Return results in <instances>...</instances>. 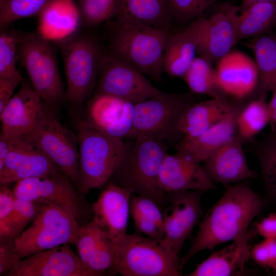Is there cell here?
I'll return each instance as SVG.
<instances>
[{
  "instance_id": "ee69618b",
  "label": "cell",
  "mask_w": 276,
  "mask_h": 276,
  "mask_svg": "<svg viewBox=\"0 0 276 276\" xmlns=\"http://www.w3.org/2000/svg\"><path fill=\"white\" fill-rule=\"evenodd\" d=\"M250 255L259 265L264 268H272V260L265 240L251 248Z\"/></svg>"
},
{
  "instance_id": "2e32d148",
  "label": "cell",
  "mask_w": 276,
  "mask_h": 276,
  "mask_svg": "<svg viewBox=\"0 0 276 276\" xmlns=\"http://www.w3.org/2000/svg\"><path fill=\"white\" fill-rule=\"evenodd\" d=\"M61 171L43 152L21 137L13 140L12 147L0 169V183L4 185L26 178L47 177Z\"/></svg>"
},
{
  "instance_id": "44dd1931",
  "label": "cell",
  "mask_w": 276,
  "mask_h": 276,
  "mask_svg": "<svg viewBox=\"0 0 276 276\" xmlns=\"http://www.w3.org/2000/svg\"><path fill=\"white\" fill-rule=\"evenodd\" d=\"M218 82L230 97L244 100L257 89L259 73L255 61L238 50H231L217 61Z\"/></svg>"
},
{
  "instance_id": "4fadbf2b",
  "label": "cell",
  "mask_w": 276,
  "mask_h": 276,
  "mask_svg": "<svg viewBox=\"0 0 276 276\" xmlns=\"http://www.w3.org/2000/svg\"><path fill=\"white\" fill-rule=\"evenodd\" d=\"M240 10V7L229 6L208 18L198 17L188 25L199 56L212 63L232 50L239 41L236 16Z\"/></svg>"
},
{
  "instance_id": "9a60e30c",
  "label": "cell",
  "mask_w": 276,
  "mask_h": 276,
  "mask_svg": "<svg viewBox=\"0 0 276 276\" xmlns=\"http://www.w3.org/2000/svg\"><path fill=\"white\" fill-rule=\"evenodd\" d=\"M69 245L65 244L22 259L5 276H92Z\"/></svg>"
},
{
  "instance_id": "e575fe53",
  "label": "cell",
  "mask_w": 276,
  "mask_h": 276,
  "mask_svg": "<svg viewBox=\"0 0 276 276\" xmlns=\"http://www.w3.org/2000/svg\"><path fill=\"white\" fill-rule=\"evenodd\" d=\"M248 144V150L256 156L264 186L276 198V136L270 132L260 140L254 139Z\"/></svg>"
},
{
  "instance_id": "f546056e",
  "label": "cell",
  "mask_w": 276,
  "mask_h": 276,
  "mask_svg": "<svg viewBox=\"0 0 276 276\" xmlns=\"http://www.w3.org/2000/svg\"><path fill=\"white\" fill-rule=\"evenodd\" d=\"M236 24L238 41L271 33L276 27V2H258L240 9Z\"/></svg>"
},
{
  "instance_id": "7a4b0ae2",
  "label": "cell",
  "mask_w": 276,
  "mask_h": 276,
  "mask_svg": "<svg viewBox=\"0 0 276 276\" xmlns=\"http://www.w3.org/2000/svg\"><path fill=\"white\" fill-rule=\"evenodd\" d=\"M134 139L108 181L152 200L163 211L170 199L159 186V172L168 146L145 135Z\"/></svg>"
},
{
  "instance_id": "f1b7e54d",
  "label": "cell",
  "mask_w": 276,
  "mask_h": 276,
  "mask_svg": "<svg viewBox=\"0 0 276 276\" xmlns=\"http://www.w3.org/2000/svg\"><path fill=\"white\" fill-rule=\"evenodd\" d=\"M247 45L254 53L259 73L257 98L266 101L276 88V33L254 37Z\"/></svg>"
},
{
  "instance_id": "30bf717a",
  "label": "cell",
  "mask_w": 276,
  "mask_h": 276,
  "mask_svg": "<svg viewBox=\"0 0 276 276\" xmlns=\"http://www.w3.org/2000/svg\"><path fill=\"white\" fill-rule=\"evenodd\" d=\"M55 114L44 104L37 122L22 137L43 152L69 177L80 192L86 194L80 172L77 134L62 126Z\"/></svg>"
},
{
  "instance_id": "e0dca14e",
  "label": "cell",
  "mask_w": 276,
  "mask_h": 276,
  "mask_svg": "<svg viewBox=\"0 0 276 276\" xmlns=\"http://www.w3.org/2000/svg\"><path fill=\"white\" fill-rule=\"evenodd\" d=\"M73 245L92 276L115 274V244L93 220L80 227Z\"/></svg>"
},
{
  "instance_id": "8fae6325",
  "label": "cell",
  "mask_w": 276,
  "mask_h": 276,
  "mask_svg": "<svg viewBox=\"0 0 276 276\" xmlns=\"http://www.w3.org/2000/svg\"><path fill=\"white\" fill-rule=\"evenodd\" d=\"M80 227L71 214L45 203L32 224L15 239L19 261L56 246L73 244Z\"/></svg>"
},
{
  "instance_id": "7bdbcfd3",
  "label": "cell",
  "mask_w": 276,
  "mask_h": 276,
  "mask_svg": "<svg viewBox=\"0 0 276 276\" xmlns=\"http://www.w3.org/2000/svg\"><path fill=\"white\" fill-rule=\"evenodd\" d=\"M16 198L13 192L5 186L0 188V222L5 220L11 212Z\"/></svg>"
},
{
  "instance_id": "cb8c5ba5",
  "label": "cell",
  "mask_w": 276,
  "mask_h": 276,
  "mask_svg": "<svg viewBox=\"0 0 276 276\" xmlns=\"http://www.w3.org/2000/svg\"><path fill=\"white\" fill-rule=\"evenodd\" d=\"M238 101L233 110L221 120L196 137L183 136L176 145L177 151L183 152L200 163L236 134L237 116L246 104Z\"/></svg>"
},
{
  "instance_id": "6da1fadb",
  "label": "cell",
  "mask_w": 276,
  "mask_h": 276,
  "mask_svg": "<svg viewBox=\"0 0 276 276\" xmlns=\"http://www.w3.org/2000/svg\"><path fill=\"white\" fill-rule=\"evenodd\" d=\"M225 186V192L204 215L189 250L180 260L181 269L198 252L246 235L250 223L260 213L262 200L247 185Z\"/></svg>"
},
{
  "instance_id": "836d02e7",
  "label": "cell",
  "mask_w": 276,
  "mask_h": 276,
  "mask_svg": "<svg viewBox=\"0 0 276 276\" xmlns=\"http://www.w3.org/2000/svg\"><path fill=\"white\" fill-rule=\"evenodd\" d=\"M268 124L267 103L256 98L246 103L239 112L236 120V134L243 144L249 143Z\"/></svg>"
},
{
  "instance_id": "f907efd6",
  "label": "cell",
  "mask_w": 276,
  "mask_h": 276,
  "mask_svg": "<svg viewBox=\"0 0 276 276\" xmlns=\"http://www.w3.org/2000/svg\"><path fill=\"white\" fill-rule=\"evenodd\" d=\"M271 129H272L273 131V133L276 136V129L275 128L274 126H271Z\"/></svg>"
},
{
  "instance_id": "ac0fdd59",
  "label": "cell",
  "mask_w": 276,
  "mask_h": 276,
  "mask_svg": "<svg viewBox=\"0 0 276 276\" xmlns=\"http://www.w3.org/2000/svg\"><path fill=\"white\" fill-rule=\"evenodd\" d=\"M132 193L108 181L92 204L93 221L113 241L126 235Z\"/></svg>"
},
{
  "instance_id": "52a82bcc",
  "label": "cell",
  "mask_w": 276,
  "mask_h": 276,
  "mask_svg": "<svg viewBox=\"0 0 276 276\" xmlns=\"http://www.w3.org/2000/svg\"><path fill=\"white\" fill-rule=\"evenodd\" d=\"M116 248L115 274L122 276L181 275L178 255L160 241L141 234H127L113 241Z\"/></svg>"
},
{
  "instance_id": "484cf974",
  "label": "cell",
  "mask_w": 276,
  "mask_h": 276,
  "mask_svg": "<svg viewBox=\"0 0 276 276\" xmlns=\"http://www.w3.org/2000/svg\"><path fill=\"white\" fill-rule=\"evenodd\" d=\"M82 21L73 0H51L39 15L38 32L48 40L72 36Z\"/></svg>"
},
{
  "instance_id": "1f68e13d",
  "label": "cell",
  "mask_w": 276,
  "mask_h": 276,
  "mask_svg": "<svg viewBox=\"0 0 276 276\" xmlns=\"http://www.w3.org/2000/svg\"><path fill=\"white\" fill-rule=\"evenodd\" d=\"M130 213L136 233L158 241L163 239L165 234L163 211L155 202L137 195H132Z\"/></svg>"
},
{
  "instance_id": "d6986e66",
  "label": "cell",
  "mask_w": 276,
  "mask_h": 276,
  "mask_svg": "<svg viewBox=\"0 0 276 276\" xmlns=\"http://www.w3.org/2000/svg\"><path fill=\"white\" fill-rule=\"evenodd\" d=\"M159 183L166 193L186 190L205 192L216 188L200 163L180 151L165 156L159 169Z\"/></svg>"
},
{
  "instance_id": "9c48e42d",
  "label": "cell",
  "mask_w": 276,
  "mask_h": 276,
  "mask_svg": "<svg viewBox=\"0 0 276 276\" xmlns=\"http://www.w3.org/2000/svg\"><path fill=\"white\" fill-rule=\"evenodd\" d=\"M13 191L17 199L60 207L73 216L81 226L93 220L92 204L62 171L47 177L18 180Z\"/></svg>"
},
{
  "instance_id": "603a6c76",
  "label": "cell",
  "mask_w": 276,
  "mask_h": 276,
  "mask_svg": "<svg viewBox=\"0 0 276 276\" xmlns=\"http://www.w3.org/2000/svg\"><path fill=\"white\" fill-rule=\"evenodd\" d=\"M135 104L111 96L95 94L88 109L89 121L108 134L122 139L130 136Z\"/></svg>"
},
{
  "instance_id": "3957f363",
  "label": "cell",
  "mask_w": 276,
  "mask_h": 276,
  "mask_svg": "<svg viewBox=\"0 0 276 276\" xmlns=\"http://www.w3.org/2000/svg\"><path fill=\"white\" fill-rule=\"evenodd\" d=\"M114 54L156 82L162 80L163 56L169 30L116 17L112 26Z\"/></svg>"
},
{
  "instance_id": "c3c4849f",
  "label": "cell",
  "mask_w": 276,
  "mask_h": 276,
  "mask_svg": "<svg viewBox=\"0 0 276 276\" xmlns=\"http://www.w3.org/2000/svg\"><path fill=\"white\" fill-rule=\"evenodd\" d=\"M264 240L272 260V266L271 268H272L276 265V238H266Z\"/></svg>"
},
{
  "instance_id": "277c9868",
  "label": "cell",
  "mask_w": 276,
  "mask_h": 276,
  "mask_svg": "<svg viewBox=\"0 0 276 276\" xmlns=\"http://www.w3.org/2000/svg\"><path fill=\"white\" fill-rule=\"evenodd\" d=\"M79 169L84 190L103 187L120 165L129 143L113 137L87 120L74 119Z\"/></svg>"
},
{
  "instance_id": "4dcf8cb0",
  "label": "cell",
  "mask_w": 276,
  "mask_h": 276,
  "mask_svg": "<svg viewBox=\"0 0 276 276\" xmlns=\"http://www.w3.org/2000/svg\"><path fill=\"white\" fill-rule=\"evenodd\" d=\"M116 17L169 29L171 16L167 0H120Z\"/></svg>"
},
{
  "instance_id": "f6af8a7d",
  "label": "cell",
  "mask_w": 276,
  "mask_h": 276,
  "mask_svg": "<svg viewBox=\"0 0 276 276\" xmlns=\"http://www.w3.org/2000/svg\"><path fill=\"white\" fill-rule=\"evenodd\" d=\"M256 231L266 238H276V212L270 214L257 224Z\"/></svg>"
},
{
  "instance_id": "d6a6232c",
  "label": "cell",
  "mask_w": 276,
  "mask_h": 276,
  "mask_svg": "<svg viewBox=\"0 0 276 276\" xmlns=\"http://www.w3.org/2000/svg\"><path fill=\"white\" fill-rule=\"evenodd\" d=\"M182 78L192 93L212 98L231 97L220 85L212 62L200 56L194 59Z\"/></svg>"
},
{
  "instance_id": "5bb4252c",
  "label": "cell",
  "mask_w": 276,
  "mask_h": 276,
  "mask_svg": "<svg viewBox=\"0 0 276 276\" xmlns=\"http://www.w3.org/2000/svg\"><path fill=\"white\" fill-rule=\"evenodd\" d=\"M201 191L167 193L170 203L163 211L165 234L160 244L178 255L202 215Z\"/></svg>"
},
{
  "instance_id": "8992f818",
  "label": "cell",
  "mask_w": 276,
  "mask_h": 276,
  "mask_svg": "<svg viewBox=\"0 0 276 276\" xmlns=\"http://www.w3.org/2000/svg\"><path fill=\"white\" fill-rule=\"evenodd\" d=\"M18 60L27 71L32 87L55 113L66 99L56 60L50 41L38 32H14Z\"/></svg>"
},
{
  "instance_id": "4316f807",
  "label": "cell",
  "mask_w": 276,
  "mask_h": 276,
  "mask_svg": "<svg viewBox=\"0 0 276 276\" xmlns=\"http://www.w3.org/2000/svg\"><path fill=\"white\" fill-rule=\"evenodd\" d=\"M239 100L232 97L213 98L194 104L180 120V132L186 137L199 135L229 113Z\"/></svg>"
},
{
  "instance_id": "ba28073f",
  "label": "cell",
  "mask_w": 276,
  "mask_h": 276,
  "mask_svg": "<svg viewBox=\"0 0 276 276\" xmlns=\"http://www.w3.org/2000/svg\"><path fill=\"white\" fill-rule=\"evenodd\" d=\"M57 43L66 78L65 98L79 108L95 86L102 54L97 43L87 36H71Z\"/></svg>"
},
{
  "instance_id": "bcb514c9",
  "label": "cell",
  "mask_w": 276,
  "mask_h": 276,
  "mask_svg": "<svg viewBox=\"0 0 276 276\" xmlns=\"http://www.w3.org/2000/svg\"><path fill=\"white\" fill-rule=\"evenodd\" d=\"M13 143V140L0 135V169L2 168Z\"/></svg>"
},
{
  "instance_id": "b9f144b4",
  "label": "cell",
  "mask_w": 276,
  "mask_h": 276,
  "mask_svg": "<svg viewBox=\"0 0 276 276\" xmlns=\"http://www.w3.org/2000/svg\"><path fill=\"white\" fill-rule=\"evenodd\" d=\"M22 79L21 75L0 78V113L12 98L14 89Z\"/></svg>"
},
{
  "instance_id": "7c38bea8",
  "label": "cell",
  "mask_w": 276,
  "mask_h": 276,
  "mask_svg": "<svg viewBox=\"0 0 276 276\" xmlns=\"http://www.w3.org/2000/svg\"><path fill=\"white\" fill-rule=\"evenodd\" d=\"M96 94L113 96L136 104L155 95L145 75L114 54L102 55Z\"/></svg>"
},
{
  "instance_id": "7dc6e473",
  "label": "cell",
  "mask_w": 276,
  "mask_h": 276,
  "mask_svg": "<svg viewBox=\"0 0 276 276\" xmlns=\"http://www.w3.org/2000/svg\"><path fill=\"white\" fill-rule=\"evenodd\" d=\"M272 97L267 103V106L270 117V124L271 126L276 125V88L271 91Z\"/></svg>"
},
{
  "instance_id": "d4e9b609",
  "label": "cell",
  "mask_w": 276,
  "mask_h": 276,
  "mask_svg": "<svg viewBox=\"0 0 276 276\" xmlns=\"http://www.w3.org/2000/svg\"><path fill=\"white\" fill-rule=\"evenodd\" d=\"M257 231H248L243 237L236 239L220 250L213 252L206 259L197 264L187 276H231L240 275L250 255V239Z\"/></svg>"
},
{
  "instance_id": "d590c367",
  "label": "cell",
  "mask_w": 276,
  "mask_h": 276,
  "mask_svg": "<svg viewBox=\"0 0 276 276\" xmlns=\"http://www.w3.org/2000/svg\"><path fill=\"white\" fill-rule=\"evenodd\" d=\"M44 204L16 198L10 215L0 222V238H17L26 226L35 219Z\"/></svg>"
},
{
  "instance_id": "83f0119b",
  "label": "cell",
  "mask_w": 276,
  "mask_h": 276,
  "mask_svg": "<svg viewBox=\"0 0 276 276\" xmlns=\"http://www.w3.org/2000/svg\"><path fill=\"white\" fill-rule=\"evenodd\" d=\"M196 54L195 39L188 26L182 31L170 33L164 49L163 72L172 78H182Z\"/></svg>"
},
{
  "instance_id": "816d5d0a",
  "label": "cell",
  "mask_w": 276,
  "mask_h": 276,
  "mask_svg": "<svg viewBox=\"0 0 276 276\" xmlns=\"http://www.w3.org/2000/svg\"><path fill=\"white\" fill-rule=\"evenodd\" d=\"M274 271L275 275H276V265L272 268Z\"/></svg>"
},
{
  "instance_id": "60d3db41",
  "label": "cell",
  "mask_w": 276,
  "mask_h": 276,
  "mask_svg": "<svg viewBox=\"0 0 276 276\" xmlns=\"http://www.w3.org/2000/svg\"><path fill=\"white\" fill-rule=\"evenodd\" d=\"M15 239L0 238V275H4L18 261Z\"/></svg>"
},
{
  "instance_id": "74e56055",
  "label": "cell",
  "mask_w": 276,
  "mask_h": 276,
  "mask_svg": "<svg viewBox=\"0 0 276 276\" xmlns=\"http://www.w3.org/2000/svg\"><path fill=\"white\" fill-rule=\"evenodd\" d=\"M120 0H79L78 8L82 22L93 27L116 17Z\"/></svg>"
},
{
  "instance_id": "ab89813d",
  "label": "cell",
  "mask_w": 276,
  "mask_h": 276,
  "mask_svg": "<svg viewBox=\"0 0 276 276\" xmlns=\"http://www.w3.org/2000/svg\"><path fill=\"white\" fill-rule=\"evenodd\" d=\"M216 0H167L171 17L187 21L199 16Z\"/></svg>"
},
{
  "instance_id": "f35d334b",
  "label": "cell",
  "mask_w": 276,
  "mask_h": 276,
  "mask_svg": "<svg viewBox=\"0 0 276 276\" xmlns=\"http://www.w3.org/2000/svg\"><path fill=\"white\" fill-rule=\"evenodd\" d=\"M18 45L14 32L0 35V78L20 76L16 68Z\"/></svg>"
},
{
  "instance_id": "5b68a950",
  "label": "cell",
  "mask_w": 276,
  "mask_h": 276,
  "mask_svg": "<svg viewBox=\"0 0 276 276\" xmlns=\"http://www.w3.org/2000/svg\"><path fill=\"white\" fill-rule=\"evenodd\" d=\"M197 95L190 91L175 94L159 90L135 104L129 137L142 134L165 144L179 142L183 137L179 128L180 120L188 109L199 102Z\"/></svg>"
},
{
  "instance_id": "7402d4cb",
  "label": "cell",
  "mask_w": 276,
  "mask_h": 276,
  "mask_svg": "<svg viewBox=\"0 0 276 276\" xmlns=\"http://www.w3.org/2000/svg\"><path fill=\"white\" fill-rule=\"evenodd\" d=\"M242 145L236 134L204 161L202 167L212 181L225 185L257 177L248 165Z\"/></svg>"
},
{
  "instance_id": "681fc988",
  "label": "cell",
  "mask_w": 276,
  "mask_h": 276,
  "mask_svg": "<svg viewBox=\"0 0 276 276\" xmlns=\"http://www.w3.org/2000/svg\"><path fill=\"white\" fill-rule=\"evenodd\" d=\"M276 2V0H243L240 7L241 10L248 8L250 5L258 2Z\"/></svg>"
},
{
  "instance_id": "ffe728a7",
  "label": "cell",
  "mask_w": 276,
  "mask_h": 276,
  "mask_svg": "<svg viewBox=\"0 0 276 276\" xmlns=\"http://www.w3.org/2000/svg\"><path fill=\"white\" fill-rule=\"evenodd\" d=\"M43 108V102L33 87L23 84L0 113L1 134L12 140L24 136L35 125Z\"/></svg>"
},
{
  "instance_id": "8d00e7d4",
  "label": "cell",
  "mask_w": 276,
  "mask_h": 276,
  "mask_svg": "<svg viewBox=\"0 0 276 276\" xmlns=\"http://www.w3.org/2000/svg\"><path fill=\"white\" fill-rule=\"evenodd\" d=\"M51 0H0V27L26 17L39 16Z\"/></svg>"
}]
</instances>
